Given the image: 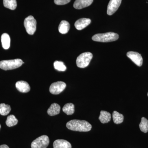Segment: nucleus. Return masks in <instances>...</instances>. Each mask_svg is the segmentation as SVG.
I'll return each mask as SVG.
<instances>
[{"label": "nucleus", "instance_id": "nucleus-14", "mask_svg": "<svg viewBox=\"0 0 148 148\" xmlns=\"http://www.w3.org/2000/svg\"><path fill=\"white\" fill-rule=\"evenodd\" d=\"M61 107L57 103H53L51 105L47 111V114L51 116L56 115L60 113Z\"/></svg>", "mask_w": 148, "mask_h": 148}, {"label": "nucleus", "instance_id": "nucleus-18", "mask_svg": "<svg viewBox=\"0 0 148 148\" xmlns=\"http://www.w3.org/2000/svg\"><path fill=\"white\" fill-rule=\"evenodd\" d=\"M63 111L68 115H71L75 112V106L72 103H67L63 107Z\"/></svg>", "mask_w": 148, "mask_h": 148}, {"label": "nucleus", "instance_id": "nucleus-19", "mask_svg": "<svg viewBox=\"0 0 148 148\" xmlns=\"http://www.w3.org/2000/svg\"><path fill=\"white\" fill-rule=\"evenodd\" d=\"M112 117L114 123L116 124L122 123L124 120L123 115L115 111H114L113 112Z\"/></svg>", "mask_w": 148, "mask_h": 148}, {"label": "nucleus", "instance_id": "nucleus-9", "mask_svg": "<svg viewBox=\"0 0 148 148\" xmlns=\"http://www.w3.org/2000/svg\"><path fill=\"white\" fill-rule=\"evenodd\" d=\"M122 0H110L108 5L107 14L112 15L114 13L119 7Z\"/></svg>", "mask_w": 148, "mask_h": 148}, {"label": "nucleus", "instance_id": "nucleus-2", "mask_svg": "<svg viewBox=\"0 0 148 148\" xmlns=\"http://www.w3.org/2000/svg\"><path fill=\"white\" fill-rule=\"evenodd\" d=\"M119 38V36L117 34L114 32H108L94 35L92 39L95 41L106 42L114 41L118 39Z\"/></svg>", "mask_w": 148, "mask_h": 148}, {"label": "nucleus", "instance_id": "nucleus-26", "mask_svg": "<svg viewBox=\"0 0 148 148\" xmlns=\"http://www.w3.org/2000/svg\"><path fill=\"white\" fill-rule=\"evenodd\" d=\"M0 148H9V147L7 145H3L0 146Z\"/></svg>", "mask_w": 148, "mask_h": 148}, {"label": "nucleus", "instance_id": "nucleus-13", "mask_svg": "<svg viewBox=\"0 0 148 148\" xmlns=\"http://www.w3.org/2000/svg\"><path fill=\"white\" fill-rule=\"evenodd\" d=\"M53 148H72L71 145L68 141L64 140H57L53 143Z\"/></svg>", "mask_w": 148, "mask_h": 148}, {"label": "nucleus", "instance_id": "nucleus-3", "mask_svg": "<svg viewBox=\"0 0 148 148\" xmlns=\"http://www.w3.org/2000/svg\"><path fill=\"white\" fill-rule=\"evenodd\" d=\"M23 61L21 59L13 60H4L0 61V69L5 70H13L19 68L23 64Z\"/></svg>", "mask_w": 148, "mask_h": 148}, {"label": "nucleus", "instance_id": "nucleus-5", "mask_svg": "<svg viewBox=\"0 0 148 148\" xmlns=\"http://www.w3.org/2000/svg\"><path fill=\"white\" fill-rule=\"evenodd\" d=\"M36 21L34 16L30 15L25 18L24 21V26L27 33L29 35L34 34L36 30Z\"/></svg>", "mask_w": 148, "mask_h": 148}, {"label": "nucleus", "instance_id": "nucleus-15", "mask_svg": "<svg viewBox=\"0 0 148 148\" xmlns=\"http://www.w3.org/2000/svg\"><path fill=\"white\" fill-rule=\"evenodd\" d=\"M70 25L68 21L63 20L58 26V31L61 34H67L70 30Z\"/></svg>", "mask_w": 148, "mask_h": 148}, {"label": "nucleus", "instance_id": "nucleus-12", "mask_svg": "<svg viewBox=\"0 0 148 148\" xmlns=\"http://www.w3.org/2000/svg\"><path fill=\"white\" fill-rule=\"evenodd\" d=\"M93 0H76L74 3V8L81 9L89 6L92 3Z\"/></svg>", "mask_w": 148, "mask_h": 148}, {"label": "nucleus", "instance_id": "nucleus-16", "mask_svg": "<svg viewBox=\"0 0 148 148\" xmlns=\"http://www.w3.org/2000/svg\"><path fill=\"white\" fill-rule=\"evenodd\" d=\"M1 40L3 47L5 49H8L10 44V38L9 35L6 33L3 34L1 37Z\"/></svg>", "mask_w": 148, "mask_h": 148}, {"label": "nucleus", "instance_id": "nucleus-23", "mask_svg": "<svg viewBox=\"0 0 148 148\" xmlns=\"http://www.w3.org/2000/svg\"><path fill=\"white\" fill-rule=\"evenodd\" d=\"M140 130L144 133L148 132V120L145 117H143L141 119L140 125Z\"/></svg>", "mask_w": 148, "mask_h": 148}, {"label": "nucleus", "instance_id": "nucleus-28", "mask_svg": "<svg viewBox=\"0 0 148 148\" xmlns=\"http://www.w3.org/2000/svg\"><path fill=\"white\" fill-rule=\"evenodd\" d=\"M147 95H148V92Z\"/></svg>", "mask_w": 148, "mask_h": 148}, {"label": "nucleus", "instance_id": "nucleus-10", "mask_svg": "<svg viewBox=\"0 0 148 148\" xmlns=\"http://www.w3.org/2000/svg\"><path fill=\"white\" fill-rule=\"evenodd\" d=\"M91 22V20L88 18H81L76 21L75 26L78 30H82L87 27Z\"/></svg>", "mask_w": 148, "mask_h": 148}, {"label": "nucleus", "instance_id": "nucleus-21", "mask_svg": "<svg viewBox=\"0 0 148 148\" xmlns=\"http://www.w3.org/2000/svg\"><path fill=\"white\" fill-rule=\"evenodd\" d=\"M18 120L13 115H10L8 116L6 121V124L8 127H12L16 125L18 123Z\"/></svg>", "mask_w": 148, "mask_h": 148}, {"label": "nucleus", "instance_id": "nucleus-17", "mask_svg": "<svg viewBox=\"0 0 148 148\" xmlns=\"http://www.w3.org/2000/svg\"><path fill=\"white\" fill-rule=\"evenodd\" d=\"M111 119V114L110 113L105 111H101L99 119L102 123H108L110 121Z\"/></svg>", "mask_w": 148, "mask_h": 148}, {"label": "nucleus", "instance_id": "nucleus-27", "mask_svg": "<svg viewBox=\"0 0 148 148\" xmlns=\"http://www.w3.org/2000/svg\"><path fill=\"white\" fill-rule=\"evenodd\" d=\"M1 124H0V129H1Z\"/></svg>", "mask_w": 148, "mask_h": 148}, {"label": "nucleus", "instance_id": "nucleus-6", "mask_svg": "<svg viewBox=\"0 0 148 148\" xmlns=\"http://www.w3.org/2000/svg\"><path fill=\"white\" fill-rule=\"evenodd\" d=\"M49 143V137L47 135H42L32 142L31 147L32 148H46Z\"/></svg>", "mask_w": 148, "mask_h": 148}, {"label": "nucleus", "instance_id": "nucleus-1", "mask_svg": "<svg viewBox=\"0 0 148 148\" xmlns=\"http://www.w3.org/2000/svg\"><path fill=\"white\" fill-rule=\"evenodd\" d=\"M66 125L70 130L79 132H88L92 128V125L88 122L79 120H72L68 122Z\"/></svg>", "mask_w": 148, "mask_h": 148}, {"label": "nucleus", "instance_id": "nucleus-8", "mask_svg": "<svg viewBox=\"0 0 148 148\" xmlns=\"http://www.w3.org/2000/svg\"><path fill=\"white\" fill-rule=\"evenodd\" d=\"M127 56L137 66H141L143 64V58L141 54L138 52L130 51L127 52Z\"/></svg>", "mask_w": 148, "mask_h": 148}, {"label": "nucleus", "instance_id": "nucleus-22", "mask_svg": "<svg viewBox=\"0 0 148 148\" xmlns=\"http://www.w3.org/2000/svg\"><path fill=\"white\" fill-rule=\"evenodd\" d=\"M11 110V108L9 105H6L5 103L0 104V114L1 115H7L9 113Z\"/></svg>", "mask_w": 148, "mask_h": 148}, {"label": "nucleus", "instance_id": "nucleus-25", "mask_svg": "<svg viewBox=\"0 0 148 148\" xmlns=\"http://www.w3.org/2000/svg\"><path fill=\"white\" fill-rule=\"evenodd\" d=\"M71 0H54V2L57 5H64L71 1Z\"/></svg>", "mask_w": 148, "mask_h": 148}, {"label": "nucleus", "instance_id": "nucleus-24", "mask_svg": "<svg viewBox=\"0 0 148 148\" xmlns=\"http://www.w3.org/2000/svg\"><path fill=\"white\" fill-rule=\"evenodd\" d=\"M54 68L59 71H65L66 70V66L64 65V62L60 61H55L53 64Z\"/></svg>", "mask_w": 148, "mask_h": 148}, {"label": "nucleus", "instance_id": "nucleus-20", "mask_svg": "<svg viewBox=\"0 0 148 148\" xmlns=\"http://www.w3.org/2000/svg\"><path fill=\"white\" fill-rule=\"evenodd\" d=\"M3 3L5 7L11 10H14L17 6L16 0H3Z\"/></svg>", "mask_w": 148, "mask_h": 148}, {"label": "nucleus", "instance_id": "nucleus-7", "mask_svg": "<svg viewBox=\"0 0 148 148\" xmlns=\"http://www.w3.org/2000/svg\"><path fill=\"white\" fill-rule=\"evenodd\" d=\"M66 84L63 82L58 81L53 83L49 87V91L53 95L60 94L65 89Z\"/></svg>", "mask_w": 148, "mask_h": 148}, {"label": "nucleus", "instance_id": "nucleus-4", "mask_svg": "<svg viewBox=\"0 0 148 148\" xmlns=\"http://www.w3.org/2000/svg\"><path fill=\"white\" fill-rule=\"evenodd\" d=\"M92 58V54L90 52H84L78 56L76 64L78 67L84 68L88 66Z\"/></svg>", "mask_w": 148, "mask_h": 148}, {"label": "nucleus", "instance_id": "nucleus-11", "mask_svg": "<svg viewBox=\"0 0 148 148\" xmlns=\"http://www.w3.org/2000/svg\"><path fill=\"white\" fill-rule=\"evenodd\" d=\"M15 86L16 89L21 92H29L31 89L30 85L27 82L24 81H19L16 82Z\"/></svg>", "mask_w": 148, "mask_h": 148}]
</instances>
